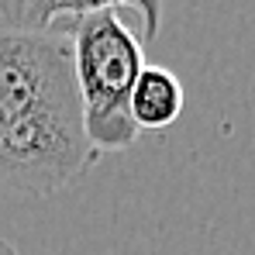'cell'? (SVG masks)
<instances>
[{"instance_id": "cell-1", "label": "cell", "mask_w": 255, "mask_h": 255, "mask_svg": "<svg viewBox=\"0 0 255 255\" xmlns=\"http://www.w3.org/2000/svg\"><path fill=\"white\" fill-rule=\"evenodd\" d=\"M97 159L83 131L66 28H0V179L24 193H55Z\"/></svg>"}, {"instance_id": "cell-2", "label": "cell", "mask_w": 255, "mask_h": 255, "mask_svg": "<svg viewBox=\"0 0 255 255\" xmlns=\"http://www.w3.org/2000/svg\"><path fill=\"white\" fill-rule=\"evenodd\" d=\"M73 45V73L83 107V131L97 152H125L141 134L128 97L145 66L141 38L131 31L121 10H97L76 21H62Z\"/></svg>"}, {"instance_id": "cell-3", "label": "cell", "mask_w": 255, "mask_h": 255, "mask_svg": "<svg viewBox=\"0 0 255 255\" xmlns=\"http://www.w3.org/2000/svg\"><path fill=\"white\" fill-rule=\"evenodd\" d=\"M131 7L141 21V42L159 38L162 0H0V28L10 31H48L62 21H76L97 10Z\"/></svg>"}, {"instance_id": "cell-4", "label": "cell", "mask_w": 255, "mask_h": 255, "mask_svg": "<svg viewBox=\"0 0 255 255\" xmlns=\"http://www.w3.org/2000/svg\"><path fill=\"white\" fill-rule=\"evenodd\" d=\"M183 83L179 76L166 69V66H141L138 80L131 86V97H128V114L138 131H162L179 121L183 114Z\"/></svg>"}, {"instance_id": "cell-5", "label": "cell", "mask_w": 255, "mask_h": 255, "mask_svg": "<svg viewBox=\"0 0 255 255\" xmlns=\"http://www.w3.org/2000/svg\"><path fill=\"white\" fill-rule=\"evenodd\" d=\"M0 255H17V252H14V249H10L7 242H0Z\"/></svg>"}]
</instances>
